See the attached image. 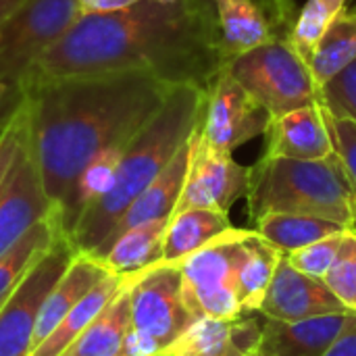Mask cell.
I'll return each mask as SVG.
<instances>
[{"label":"cell","mask_w":356,"mask_h":356,"mask_svg":"<svg viewBox=\"0 0 356 356\" xmlns=\"http://www.w3.org/2000/svg\"><path fill=\"white\" fill-rule=\"evenodd\" d=\"M323 282L348 313H356V227L346 232L336 263Z\"/></svg>","instance_id":"83f0119b"},{"label":"cell","mask_w":356,"mask_h":356,"mask_svg":"<svg viewBox=\"0 0 356 356\" xmlns=\"http://www.w3.org/2000/svg\"><path fill=\"white\" fill-rule=\"evenodd\" d=\"M154 2H175V0H154Z\"/></svg>","instance_id":"60d3db41"},{"label":"cell","mask_w":356,"mask_h":356,"mask_svg":"<svg viewBox=\"0 0 356 356\" xmlns=\"http://www.w3.org/2000/svg\"><path fill=\"white\" fill-rule=\"evenodd\" d=\"M259 313L277 321H302L348 311L323 280L300 273L282 254Z\"/></svg>","instance_id":"4fadbf2b"},{"label":"cell","mask_w":356,"mask_h":356,"mask_svg":"<svg viewBox=\"0 0 356 356\" xmlns=\"http://www.w3.org/2000/svg\"><path fill=\"white\" fill-rule=\"evenodd\" d=\"M346 232L348 229H344L340 234H334V236H327V238H323L319 242H313V244H309L305 248H298V250H294L290 254H284V257L300 273L323 280L327 275V271L332 269V265L336 263V257H338V252L342 248Z\"/></svg>","instance_id":"f1b7e54d"},{"label":"cell","mask_w":356,"mask_h":356,"mask_svg":"<svg viewBox=\"0 0 356 356\" xmlns=\"http://www.w3.org/2000/svg\"><path fill=\"white\" fill-rule=\"evenodd\" d=\"M223 60L275 40H290V27L277 21L257 0H215Z\"/></svg>","instance_id":"9a60e30c"},{"label":"cell","mask_w":356,"mask_h":356,"mask_svg":"<svg viewBox=\"0 0 356 356\" xmlns=\"http://www.w3.org/2000/svg\"><path fill=\"white\" fill-rule=\"evenodd\" d=\"M207 90L175 86L152 119L129 140L108 192L90 204L71 232L75 252H94L111 236L131 202L159 177L177 150L196 134Z\"/></svg>","instance_id":"3957f363"},{"label":"cell","mask_w":356,"mask_h":356,"mask_svg":"<svg viewBox=\"0 0 356 356\" xmlns=\"http://www.w3.org/2000/svg\"><path fill=\"white\" fill-rule=\"evenodd\" d=\"M223 67L215 0H138L81 15L27 79L140 71L171 86L207 90Z\"/></svg>","instance_id":"6da1fadb"},{"label":"cell","mask_w":356,"mask_h":356,"mask_svg":"<svg viewBox=\"0 0 356 356\" xmlns=\"http://www.w3.org/2000/svg\"><path fill=\"white\" fill-rule=\"evenodd\" d=\"M111 271L90 252H75L65 273L52 286L48 296L44 298L35 332H33V348L40 346L56 327L58 323L71 313V309Z\"/></svg>","instance_id":"ac0fdd59"},{"label":"cell","mask_w":356,"mask_h":356,"mask_svg":"<svg viewBox=\"0 0 356 356\" xmlns=\"http://www.w3.org/2000/svg\"><path fill=\"white\" fill-rule=\"evenodd\" d=\"M252 225H254L252 229L261 238H265L273 248H277L282 254H290L327 236L350 229V227H344L340 223H334L321 217L290 215V213H269V215L259 217Z\"/></svg>","instance_id":"d4e9b609"},{"label":"cell","mask_w":356,"mask_h":356,"mask_svg":"<svg viewBox=\"0 0 356 356\" xmlns=\"http://www.w3.org/2000/svg\"><path fill=\"white\" fill-rule=\"evenodd\" d=\"M248 186L250 167L236 163L232 152L213 150L200 144L198 136L194 134L192 159L175 213L186 209H211L227 213L236 200L246 198Z\"/></svg>","instance_id":"7c38bea8"},{"label":"cell","mask_w":356,"mask_h":356,"mask_svg":"<svg viewBox=\"0 0 356 356\" xmlns=\"http://www.w3.org/2000/svg\"><path fill=\"white\" fill-rule=\"evenodd\" d=\"M27 96L25 81H8L0 79V131L8 127L15 115L21 111Z\"/></svg>","instance_id":"d6a6232c"},{"label":"cell","mask_w":356,"mask_h":356,"mask_svg":"<svg viewBox=\"0 0 356 356\" xmlns=\"http://www.w3.org/2000/svg\"><path fill=\"white\" fill-rule=\"evenodd\" d=\"M263 138V156L313 161L336 152L327 115L321 104H311L277 117H269Z\"/></svg>","instance_id":"5bb4252c"},{"label":"cell","mask_w":356,"mask_h":356,"mask_svg":"<svg viewBox=\"0 0 356 356\" xmlns=\"http://www.w3.org/2000/svg\"><path fill=\"white\" fill-rule=\"evenodd\" d=\"M225 69L252 94L269 117L321 104V86L309 60L288 38L248 50L227 60Z\"/></svg>","instance_id":"5b68a950"},{"label":"cell","mask_w":356,"mask_h":356,"mask_svg":"<svg viewBox=\"0 0 356 356\" xmlns=\"http://www.w3.org/2000/svg\"><path fill=\"white\" fill-rule=\"evenodd\" d=\"M259 336H261V330L252 332L250 336H246V338L238 340L234 346H229V348H225V350H221V353H217V355H181V356H248L252 350H254V348H257V344H259Z\"/></svg>","instance_id":"74e56055"},{"label":"cell","mask_w":356,"mask_h":356,"mask_svg":"<svg viewBox=\"0 0 356 356\" xmlns=\"http://www.w3.org/2000/svg\"><path fill=\"white\" fill-rule=\"evenodd\" d=\"M325 356H356V313Z\"/></svg>","instance_id":"e575fe53"},{"label":"cell","mask_w":356,"mask_h":356,"mask_svg":"<svg viewBox=\"0 0 356 356\" xmlns=\"http://www.w3.org/2000/svg\"><path fill=\"white\" fill-rule=\"evenodd\" d=\"M129 282V275H117L108 273L104 280H100L73 309L71 313L58 323V327L31 350L29 356H60L83 332L86 327L106 309V305L125 288Z\"/></svg>","instance_id":"44dd1931"},{"label":"cell","mask_w":356,"mask_h":356,"mask_svg":"<svg viewBox=\"0 0 356 356\" xmlns=\"http://www.w3.org/2000/svg\"><path fill=\"white\" fill-rule=\"evenodd\" d=\"M27 134V108L25 102L21 106V111L15 115V119L8 123V127L4 131H0V194L6 181V175L10 171V165L21 148V142Z\"/></svg>","instance_id":"1f68e13d"},{"label":"cell","mask_w":356,"mask_h":356,"mask_svg":"<svg viewBox=\"0 0 356 356\" xmlns=\"http://www.w3.org/2000/svg\"><path fill=\"white\" fill-rule=\"evenodd\" d=\"M81 15H92V13H111L119 10L125 6L136 4L138 0H77Z\"/></svg>","instance_id":"8d00e7d4"},{"label":"cell","mask_w":356,"mask_h":356,"mask_svg":"<svg viewBox=\"0 0 356 356\" xmlns=\"http://www.w3.org/2000/svg\"><path fill=\"white\" fill-rule=\"evenodd\" d=\"M257 2H261L277 21H282V23H284L286 27H290V31H292L294 19H296V15H298L294 0H257Z\"/></svg>","instance_id":"d590c367"},{"label":"cell","mask_w":356,"mask_h":356,"mask_svg":"<svg viewBox=\"0 0 356 356\" xmlns=\"http://www.w3.org/2000/svg\"><path fill=\"white\" fill-rule=\"evenodd\" d=\"M131 275L125 288L106 305V309L60 356H121L125 334L131 327V307H129Z\"/></svg>","instance_id":"cb8c5ba5"},{"label":"cell","mask_w":356,"mask_h":356,"mask_svg":"<svg viewBox=\"0 0 356 356\" xmlns=\"http://www.w3.org/2000/svg\"><path fill=\"white\" fill-rule=\"evenodd\" d=\"M73 254L71 238H60L4 300L0 307V356L31 355L40 307L69 267Z\"/></svg>","instance_id":"9c48e42d"},{"label":"cell","mask_w":356,"mask_h":356,"mask_svg":"<svg viewBox=\"0 0 356 356\" xmlns=\"http://www.w3.org/2000/svg\"><path fill=\"white\" fill-rule=\"evenodd\" d=\"M161 346L146 334L138 332L136 327H129L121 346V356H156L161 355Z\"/></svg>","instance_id":"836d02e7"},{"label":"cell","mask_w":356,"mask_h":356,"mask_svg":"<svg viewBox=\"0 0 356 356\" xmlns=\"http://www.w3.org/2000/svg\"><path fill=\"white\" fill-rule=\"evenodd\" d=\"M248 229L232 227L179 261L184 300L196 319H242L236 271Z\"/></svg>","instance_id":"8992f818"},{"label":"cell","mask_w":356,"mask_h":356,"mask_svg":"<svg viewBox=\"0 0 356 356\" xmlns=\"http://www.w3.org/2000/svg\"><path fill=\"white\" fill-rule=\"evenodd\" d=\"M248 356H265V355H261V353H259V350L254 348V350H252V353H250V355H248Z\"/></svg>","instance_id":"ab89813d"},{"label":"cell","mask_w":356,"mask_h":356,"mask_svg":"<svg viewBox=\"0 0 356 356\" xmlns=\"http://www.w3.org/2000/svg\"><path fill=\"white\" fill-rule=\"evenodd\" d=\"M355 313H336L302 321L267 319L257 350L265 356H325Z\"/></svg>","instance_id":"2e32d148"},{"label":"cell","mask_w":356,"mask_h":356,"mask_svg":"<svg viewBox=\"0 0 356 356\" xmlns=\"http://www.w3.org/2000/svg\"><path fill=\"white\" fill-rule=\"evenodd\" d=\"M327 123H330V131L334 138V146L336 152L350 177V184L355 188L356 196V123L350 119H342V117H332L327 111Z\"/></svg>","instance_id":"4dcf8cb0"},{"label":"cell","mask_w":356,"mask_h":356,"mask_svg":"<svg viewBox=\"0 0 356 356\" xmlns=\"http://www.w3.org/2000/svg\"><path fill=\"white\" fill-rule=\"evenodd\" d=\"M25 0H0V25L23 4Z\"/></svg>","instance_id":"f35d334b"},{"label":"cell","mask_w":356,"mask_h":356,"mask_svg":"<svg viewBox=\"0 0 356 356\" xmlns=\"http://www.w3.org/2000/svg\"><path fill=\"white\" fill-rule=\"evenodd\" d=\"M321 106L332 117L356 123V60L321 86Z\"/></svg>","instance_id":"f546056e"},{"label":"cell","mask_w":356,"mask_h":356,"mask_svg":"<svg viewBox=\"0 0 356 356\" xmlns=\"http://www.w3.org/2000/svg\"><path fill=\"white\" fill-rule=\"evenodd\" d=\"M353 2H356V0H353Z\"/></svg>","instance_id":"7bdbcfd3"},{"label":"cell","mask_w":356,"mask_h":356,"mask_svg":"<svg viewBox=\"0 0 356 356\" xmlns=\"http://www.w3.org/2000/svg\"><path fill=\"white\" fill-rule=\"evenodd\" d=\"M8 296H10V294H8ZM8 296H6V298H8ZM6 298H2V300H0V307L4 305V300H6Z\"/></svg>","instance_id":"b9f144b4"},{"label":"cell","mask_w":356,"mask_h":356,"mask_svg":"<svg viewBox=\"0 0 356 356\" xmlns=\"http://www.w3.org/2000/svg\"><path fill=\"white\" fill-rule=\"evenodd\" d=\"M192 148H194V136L177 150V154L171 159V163L159 173V177L131 202V207L117 221V225L113 227V232L104 240V244L90 254H94V257L102 254L111 246V242L129 227L150 223L156 219H171V215L177 209L184 184H186V175H188V167H190V159H192Z\"/></svg>","instance_id":"e0dca14e"},{"label":"cell","mask_w":356,"mask_h":356,"mask_svg":"<svg viewBox=\"0 0 356 356\" xmlns=\"http://www.w3.org/2000/svg\"><path fill=\"white\" fill-rule=\"evenodd\" d=\"M56 211L58 209L50 202L44 190L40 167L29 146L27 119V134L10 165L0 194V257L8 248H13L33 225H38Z\"/></svg>","instance_id":"8fae6325"},{"label":"cell","mask_w":356,"mask_h":356,"mask_svg":"<svg viewBox=\"0 0 356 356\" xmlns=\"http://www.w3.org/2000/svg\"><path fill=\"white\" fill-rule=\"evenodd\" d=\"M269 113L252 98V94L223 67L209 83L196 136L200 144L234 152L248 140L263 136Z\"/></svg>","instance_id":"30bf717a"},{"label":"cell","mask_w":356,"mask_h":356,"mask_svg":"<svg viewBox=\"0 0 356 356\" xmlns=\"http://www.w3.org/2000/svg\"><path fill=\"white\" fill-rule=\"evenodd\" d=\"M169 219H156L125 229L111 246L96 259L117 275H131L144 271L163 259V244Z\"/></svg>","instance_id":"d6986e66"},{"label":"cell","mask_w":356,"mask_h":356,"mask_svg":"<svg viewBox=\"0 0 356 356\" xmlns=\"http://www.w3.org/2000/svg\"><path fill=\"white\" fill-rule=\"evenodd\" d=\"M69 236L60 213H52L38 225H33L13 248L0 257V300L6 298L31 267L60 240Z\"/></svg>","instance_id":"603a6c76"},{"label":"cell","mask_w":356,"mask_h":356,"mask_svg":"<svg viewBox=\"0 0 356 356\" xmlns=\"http://www.w3.org/2000/svg\"><path fill=\"white\" fill-rule=\"evenodd\" d=\"M356 60V2L344 8L315 46L309 67L319 86L327 83Z\"/></svg>","instance_id":"484cf974"},{"label":"cell","mask_w":356,"mask_h":356,"mask_svg":"<svg viewBox=\"0 0 356 356\" xmlns=\"http://www.w3.org/2000/svg\"><path fill=\"white\" fill-rule=\"evenodd\" d=\"M248 219L269 213L321 217L356 227V196L338 152L325 159L261 156L250 167Z\"/></svg>","instance_id":"277c9868"},{"label":"cell","mask_w":356,"mask_h":356,"mask_svg":"<svg viewBox=\"0 0 356 356\" xmlns=\"http://www.w3.org/2000/svg\"><path fill=\"white\" fill-rule=\"evenodd\" d=\"M131 327L150 336L161 350L171 348L198 319L184 300L177 263H156L131 275Z\"/></svg>","instance_id":"ba28073f"},{"label":"cell","mask_w":356,"mask_h":356,"mask_svg":"<svg viewBox=\"0 0 356 356\" xmlns=\"http://www.w3.org/2000/svg\"><path fill=\"white\" fill-rule=\"evenodd\" d=\"M234 225L227 213L211 209H186L171 215L161 263H179L192 252L207 246L211 240L223 236Z\"/></svg>","instance_id":"ffe728a7"},{"label":"cell","mask_w":356,"mask_h":356,"mask_svg":"<svg viewBox=\"0 0 356 356\" xmlns=\"http://www.w3.org/2000/svg\"><path fill=\"white\" fill-rule=\"evenodd\" d=\"M79 17L77 0H25L0 25V79L25 81Z\"/></svg>","instance_id":"52a82bcc"},{"label":"cell","mask_w":356,"mask_h":356,"mask_svg":"<svg viewBox=\"0 0 356 356\" xmlns=\"http://www.w3.org/2000/svg\"><path fill=\"white\" fill-rule=\"evenodd\" d=\"M280 259L282 252L277 248H273L254 229H248L236 271V288L242 315L261 311Z\"/></svg>","instance_id":"7402d4cb"},{"label":"cell","mask_w":356,"mask_h":356,"mask_svg":"<svg viewBox=\"0 0 356 356\" xmlns=\"http://www.w3.org/2000/svg\"><path fill=\"white\" fill-rule=\"evenodd\" d=\"M346 2L348 0H307V4L298 10L290 31V42L307 60L327 27L346 8Z\"/></svg>","instance_id":"4316f807"},{"label":"cell","mask_w":356,"mask_h":356,"mask_svg":"<svg viewBox=\"0 0 356 356\" xmlns=\"http://www.w3.org/2000/svg\"><path fill=\"white\" fill-rule=\"evenodd\" d=\"M29 146L50 202L65 211L83 167L102 150L127 144L175 88L150 73H102L27 79Z\"/></svg>","instance_id":"7a4b0ae2"}]
</instances>
